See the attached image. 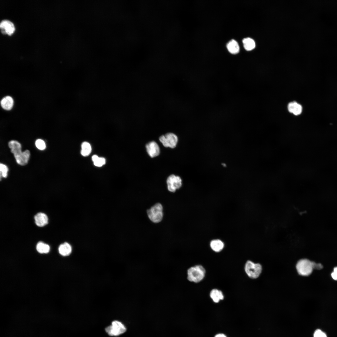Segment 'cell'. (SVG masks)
<instances>
[{
	"mask_svg": "<svg viewBox=\"0 0 337 337\" xmlns=\"http://www.w3.org/2000/svg\"><path fill=\"white\" fill-rule=\"evenodd\" d=\"M8 146L12 153H13L16 162L19 165L23 166L27 164L29 159L30 153L28 150L22 152L21 145L17 141L12 140L8 143Z\"/></svg>",
	"mask_w": 337,
	"mask_h": 337,
	"instance_id": "cell-1",
	"label": "cell"
},
{
	"mask_svg": "<svg viewBox=\"0 0 337 337\" xmlns=\"http://www.w3.org/2000/svg\"><path fill=\"white\" fill-rule=\"evenodd\" d=\"M164 208L162 204L157 203L147 209L146 212L147 217L152 222L159 223L162 221L164 216Z\"/></svg>",
	"mask_w": 337,
	"mask_h": 337,
	"instance_id": "cell-2",
	"label": "cell"
},
{
	"mask_svg": "<svg viewBox=\"0 0 337 337\" xmlns=\"http://www.w3.org/2000/svg\"><path fill=\"white\" fill-rule=\"evenodd\" d=\"M205 273V270L202 266L196 265L188 269L187 279L190 282L198 283L204 278Z\"/></svg>",
	"mask_w": 337,
	"mask_h": 337,
	"instance_id": "cell-3",
	"label": "cell"
},
{
	"mask_svg": "<svg viewBox=\"0 0 337 337\" xmlns=\"http://www.w3.org/2000/svg\"><path fill=\"white\" fill-rule=\"evenodd\" d=\"M298 274L301 276H306L312 273L313 268V262L307 259H302L297 262L295 266Z\"/></svg>",
	"mask_w": 337,
	"mask_h": 337,
	"instance_id": "cell-4",
	"label": "cell"
},
{
	"mask_svg": "<svg viewBox=\"0 0 337 337\" xmlns=\"http://www.w3.org/2000/svg\"><path fill=\"white\" fill-rule=\"evenodd\" d=\"M244 270L249 278L256 279L259 277L261 274L262 267L259 263H255L250 260H248L245 264Z\"/></svg>",
	"mask_w": 337,
	"mask_h": 337,
	"instance_id": "cell-5",
	"label": "cell"
},
{
	"mask_svg": "<svg viewBox=\"0 0 337 337\" xmlns=\"http://www.w3.org/2000/svg\"><path fill=\"white\" fill-rule=\"evenodd\" d=\"M105 330L109 335L117 336L124 333L126 329L121 322L115 320L112 322L111 325L105 328Z\"/></svg>",
	"mask_w": 337,
	"mask_h": 337,
	"instance_id": "cell-6",
	"label": "cell"
},
{
	"mask_svg": "<svg viewBox=\"0 0 337 337\" xmlns=\"http://www.w3.org/2000/svg\"><path fill=\"white\" fill-rule=\"evenodd\" d=\"M159 140L164 147L173 149L176 147L178 138L173 133H168L160 136Z\"/></svg>",
	"mask_w": 337,
	"mask_h": 337,
	"instance_id": "cell-7",
	"label": "cell"
},
{
	"mask_svg": "<svg viewBox=\"0 0 337 337\" xmlns=\"http://www.w3.org/2000/svg\"><path fill=\"white\" fill-rule=\"evenodd\" d=\"M168 190L172 193H175L182 186V180L178 176L171 174L169 176L166 180Z\"/></svg>",
	"mask_w": 337,
	"mask_h": 337,
	"instance_id": "cell-8",
	"label": "cell"
},
{
	"mask_svg": "<svg viewBox=\"0 0 337 337\" xmlns=\"http://www.w3.org/2000/svg\"><path fill=\"white\" fill-rule=\"evenodd\" d=\"M147 152L151 158L158 156L160 153V148L158 144L154 141L150 142L146 144Z\"/></svg>",
	"mask_w": 337,
	"mask_h": 337,
	"instance_id": "cell-9",
	"label": "cell"
},
{
	"mask_svg": "<svg viewBox=\"0 0 337 337\" xmlns=\"http://www.w3.org/2000/svg\"><path fill=\"white\" fill-rule=\"evenodd\" d=\"M0 27L2 33L3 34L12 35L15 31V27L13 23L9 20H4L0 24Z\"/></svg>",
	"mask_w": 337,
	"mask_h": 337,
	"instance_id": "cell-10",
	"label": "cell"
},
{
	"mask_svg": "<svg viewBox=\"0 0 337 337\" xmlns=\"http://www.w3.org/2000/svg\"><path fill=\"white\" fill-rule=\"evenodd\" d=\"M34 219L36 224L39 227H43L48 223V217L43 213H37L34 217Z\"/></svg>",
	"mask_w": 337,
	"mask_h": 337,
	"instance_id": "cell-11",
	"label": "cell"
},
{
	"mask_svg": "<svg viewBox=\"0 0 337 337\" xmlns=\"http://www.w3.org/2000/svg\"><path fill=\"white\" fill-rule=\"evenodd\" d=\"M288 109L290 112L295 115H298L301 113L302 108L300 105L294 101L289 103L288 105Z\"/></svg>",
	"mask_w": 337,
	"mask_h": 337,
	"instance_id": "cell-12",
	"label": "cell"
},
{
	"mask_svg": "<svg viewBox=\"0 0 337 337\" xmlns=\"http://www.w3.org/2000/svg\"><path fill=\"white\" fill-rule=\"evenodd\" d=\"M1 105L3 109L9 110L12 108L14 101L13 98L10 96H7L3 98L1 101Z\"/></svg>",
	"mask_w": 337,
	"mask_h": 337,
	"instance_id": "cell-13",
	"label": "cell"
},
{
	"mask_svg": "<svg viewBox=\"0 0 337 337\" xmlns=\"http://www.w3.org/2000/svg\"><path fill=\"white\" fill-rule=\"evenodd\" d=\"M210 296L213 302L216 303H218L220 300H223L224 298L222 292L216 289H213L211 291Z\"/></svg>",
	"mask_w": 337,
	"mask_h": 337,
	"instance_id": "cell-14",
	"label": "cell"
},
{
	"mask_svg": "<svg viewBox=\"0 0 337 337\" xmlns=\"http://www.w3.org/2000/svg\"><path fill=\"white\" fill-rule=\"evenodd\" d=\"M58 251L61 255L63 256H68L71 252V247L68 243L65 242L60 245L58 248Z\"/></svg>",
	"mask_w": 337,
	"mask_h": 337,
	"instance_id": "cell-15",
	"label": "cell"
},
{
	"mask_svg": "<svg viewBox=\"0 0 337 337\" xmlns=\"http://www.w3.org/2000/svg\"><path fill=\"white\" fill-rule=\"evenodd\" d=\"M227 47L228 51L231 53L235 54L239 51V47L237 42L234 40L230 41L227 44Z\"/></svg>",
	"mask_w": 337,
	"mask_h": 337,
	"instance_id": "cell-16",
	"label": "cell"
},
{
	"mask_svg": "<svg viewBox=\"0 0 337 337\" xmlns=\"http://www.w3.org/2000/svg\"><path fill=\"white\" fill-rule=\"evenodd\" d=\"M210 246L214 251L219 252L224 248V244L223 242L220 240H214L210 242Z\"/></svg>",
	"mask_w": 337,
	"mask_h": 337,
	"instance_id": "cell-17",
	"label": "cell"
},
{
	"mask_svg": "<svg viewBox=\"0 0 337 337\" xmlns=\"http://www.w3.org/2000/svg\"><path fill=\"white\" fill-rule=\"evenodd\" d=\"M243 46L244 48L247 51H250L254 49L255 47V43L252 39L247 37L244 38L242 40Z\"/></svg>",
	"mask_w": 337,
	"mask_h": 337,
	"instance_id": "cell-18",
	"label": "cell"
},
{
	"mask_svg": "<svg viewBox=\"0 0 337 337\" xmlns=\"http://www.w3.org/2000/svg\"><path fill=\"white\" fill-rule=\"evenodd\" d=\"M36 249L41 253H46L49 252L50 247L48 244L42 242H39L37 245Z\"/></svg>",
	"mask_w": 337,
	"mask_h": 337,
	"instance_id": "cell-19",
	"label": "cell"
},
{
	"mask_svg": "<svg viewBox=\"0 0 337 337\" xmlns=\"http://www.w3.org/2000/svg\"><path fill=\"white\" fill-rule=\"evenodd\" d=\"M81 154L84 156L88 155L90 153L91 148L90 144L86 142H83L81 144Z\"/></svg>",
	"mask_w": 337,
	"mask_h": 337,
	"instance_id": "cell-20",
	"label": "cell"
},
{
	"mask_svg": "<svg viewBox=\"0 0 337 337\" xmlns=\"http://www.w3.org/2000/svg\"><path fill=\"white\" fill-rule=\"evenodd\" d=\"M92 159L94 165L96 166L100 167L105 163V160L104 158L99 157L96 155H93Z\"/></svg>",
	"mask_w": 337,
	"mask_h": 337,
	"instance_id": "cell-21",
	"label": "cell"
},
{
	"mask_svg": "<svg viewBox=\"0 0 337 337\" xmlns=\"http://www.w3.org/2000/svg\"><path fill=\"white\" fill-rule=\"evenodd\" d=\"M0 170L1 179V176L4 178H6L8 171L7 167L5 165L1 163L0 164Z\"/></svg>",
	"mask_w": 337,
	"mask_h": 337,
	"instance_id": "cell-22",
	"label": "cell"
},
{
	"mask_svg": "<svg viewBox=\"0 0 337 337\" xmlns=\"http://www.w3.org/2000/svg\"><path fill=\"white\" fill-rule=\"evenodd\" d=\"M36 147L39 149L43 150L45 149L46 145L44 141L41 139H37L35 142Z\"/></svg>",
	"mask_w": 337,
	"mask_h": 337,
	"instance_id": "cell-23",
	"label": "cell"
},
{
	"mask_svg": "<svg viewBox=\"0 0 337 337\" xmlns=\"http://www.w3.org/2000/svg\"><path fill=\"white\" fill-rule=\"evenodd\" d=\"M314 337H327L326 334L320 329L316 330L314 334Z\"/></svg>",
	"mask_w": 337,
	"mask_h": 337,
	"instance_id": "cell-24",
	"label": "cell"
},
{
	"mask_svg": "<svg viewBox=\"0 0 337 337\" xmlns=\"http://www.w3.org/2000/svg\"><path fill=\"white\" fill-rule=\"evenodd\" d=\"M323 266L320 263H316L315 262H313V269H315L317 270H320L323 268Z\"/></svg>",
	"mask_w": 337,
	"mask_h": 337,
	"instance_id": "cell-25",
	"label": "cell"
},
{
	"mask_svg": "<svg viewBox=\"0 0 337 337\" xmlns=\"http://www.w3.org/2000/svg\"><path fill=\"white\" fill-rule=\"evenodd\" d=\"M331 276L334 280L337 281V267H335L331 274Z\"/></svg>",
	"mask_w": 337,
	"mask_h": 337,
	"instance_id": "cell-26",
	"label": "cell"
},
{
	"mask_svg": "<svg viewBox=\"0 0 337 337\" xmlns=\"http://www.w3.org/2000/svg\"><path fill=\"white\" fill-rule=\"evenodd\" d=\"M215 337H227V336L223 334H219L216 335Z\"/></svg>",
	"mask_w": 337,
	"mask_h": 337,
	"instance_id": "cell-27",
	"label": "cell"
},
{
	"mask_svg": "<svg viewBox=\"0 0 337 337\" xmlns=\"http://www.w3.org/2000/svg\"><path fill=\"white\" fill-rule=\"evenodd\" d=\"M222 164V165H223V166H226V164Z\"/></svg>",
	"mask_w": 337,
	"mask_h": 337,
	"instance_id": "cell-28",
	"label": "cell"
}]
</instances>
